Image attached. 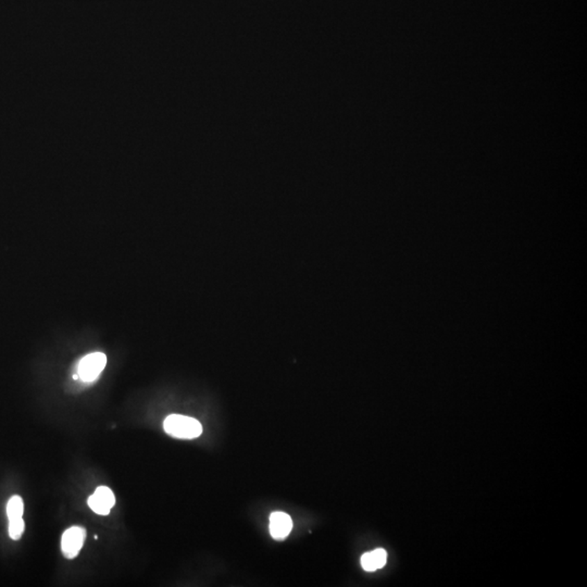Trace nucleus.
I'll return each instance as SVG.
<instances>
[{"label": "nucleus", "instance_id": "20e7f679", "mask_svg": "<svg viewBox=\"0 0 587 587\" xmlns=\"http://www.w3.org/2000/svg\"><path fill=\"white\" fill-rule=\"evenodd\" d=\"M87 503L97 515H109L110 510L116 503V497H114V492L109 487L100 486V487H97L95 493L88 498Z\"/></svg>", "mask_w": 587, "mask_h": 587}, {"label": "nucleus", "instance_id": "f257e3e1", "mask_svg": "<svg viewBox=\"0 0 587 587\" xmlns=\"http://www.w3.org/2000/svg\"><path fill=\"white\" fill-rule=\"evenodd\" d=\"M164 429L169 435L181 439H196L203 433V426L198 420L181 414L166 416L164 422Z\"/></svg>", "mask_w": 587, "mask_h": 587}, {"label": "nucleus", "instance_id": "423d86ee", "mask_svg": "<svg viewBox=\"0 0 587 587\" xmlns=\"http://www.w3.org/2000/svg\"><path fill=\"white\" fill-rule=\"evenodd\" d=\"M386 560V551L382 548H379V549L373 550L370 553L364 554L361 557V565L364 570L372 572V571L384 567Z\"/></svg>", "mask_w": 587, "mask_h": 587}, {"label": "nucleus", "instance_id": "0eeeda50", "mask_svg": "<svg viewBox=\"0 0 587 587\" xmlns=\"http://www.w3.org/2000/svg\"><path fill=\"white\" fill-rule=\"evenodd\" d=\"M23 511H24V505H23L22 498L19 496L11 497L7 505V515L9 520L22 518Z\"/></svg>", "mask_w": 587, "mask_h": 587}, {"label": "nucleus", "instance_id": "f03ea898", "mask_svg": "<svg viewBox=\"0 0 587 587\" xmlns=\"http://www.w3.org/2000/svg\"><path fill=\"white\" fill-rule=\"evenodd\" d=\"M106 364V354L102 352H93V354H87L79 361L77 375L83 382L91 383L100 377Z\"/></svg>", "mask_w": 587, "mask_h": 587}, {"label": "nucleus", "instance_id": "6e6552de", "mask_svg": "<svg viewBox=\"0 0 587 587\" xmlns=\"http://www.w3.org/2000/svg\"><path fill=\"white\" fill-rule=\"evenodd\" d=\"M9 535L13 540H17L22 538L24 533L25 523L22 518L9 520Z\"/></svg>", "mask_w": 587, "mask_h": 587}, {"label": "nucleus", "instance_id": "39448f33", "mask_svg": "<svg viewBox=\"0 0 587 587\" xmlns=\"http://www.w3.org/2000/svg\"><path fill=\"white\" fill-rule=\"evenodd\" d=\"M292 529V521L285 512H273L270 517V533L274 540H285Z\"/></svg>", "mask_w": 587, "mask_h": 587}, {"label": "nucleus", "instance_id": "7ed1b4c3", "mask_svg": "<svg viewBox=\"0 0 587 587\" xmlns=\"http://www.w3.org/2000/svg\"><path fill=\"white\" fill-rule=\"evenodd\" d=\"M85 540H86V530L82 526H72L68 529L62 535V554L68 559H75L82 549Z\"/></svg>", "mask_w": 587, "mask_h": 587}]
</instances>
